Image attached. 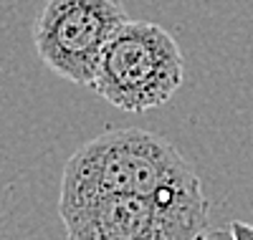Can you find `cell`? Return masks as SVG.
I'll return each mask as SVG.
<instances>
[{
  "mask_svg": "<svg viewBox=\"0 0 253 240\" xmlns=\"http://www.w3.org/2000/svg\"><path fill=\"white\" fill-rule=\"evenodd\" d=\"M71 240H195L208 235L203 192L182 198L89 195L58 200Z\"/></svg>",
  "mask_w": 253,
  "mask_h": 240,
  "instance_id": "3957f363",
  "label": "cell"
},
{
  "mask_svg": "<svg viewBox=\"0 0 253 240\" xmlns=\"http://www.w3.org/2000/svg\"><path fill=\"white\" fill-rule=\"evenodd\" d=\"M129 18L119 0H46L33 43L46 66L79 86H91L104 46Z\"/></svg>",
  "mask_w": 253,
  "mask_h": 240,
  "instance_id": "277c9868",
  "label": "cell"
},
{
  "mask_svg": "<svg viewBox=\"0 0 253 240\" xmlns=\"http://www.w3.org/2000/svg\"><path fill=\"white\" fill-rule=\"evenodd\" d=\"M220 235H230V238H253V225H243V223H233L228 233H220Z\"/></svg>",
  "mask_w": 253,
  "mask_h": 240,
  "instance_id": "5b68a950",
  "label": "cell"
},
{
  "mask_svg": "<svg viewBox=\"0 0 253 240\" xmlns=\"http://www.w3.org/2000/svg\"><path fill=\"white\" fill-rule=\"evenodd\" d=\"M193 192H203L200 177L170 139L147 129H114L69 157L58 200L89 195L182 198Z\"/></svg>",
  "mask_w": 253,
  "mask_h": 240,
  "instance_id": "6da1fadb",
  "label": "cell"
},
{
  "mask_svg": "<svg viewBox=\"0 0 253 240\" xmlns=\"http://www.w3.org/2000/svg\"><path fill=\"white\" fill-rule=\"evenodd\" d=\"M182 76L177 38L152 20L126 18L104 46L89 89L122 112H147L170 101Z\"/></svg>",
  "mask_w": 253,
  "mask_h": 240,
  "instance_id": "7a4b0ae2",
  "label": "cell"
}]
</instances>
